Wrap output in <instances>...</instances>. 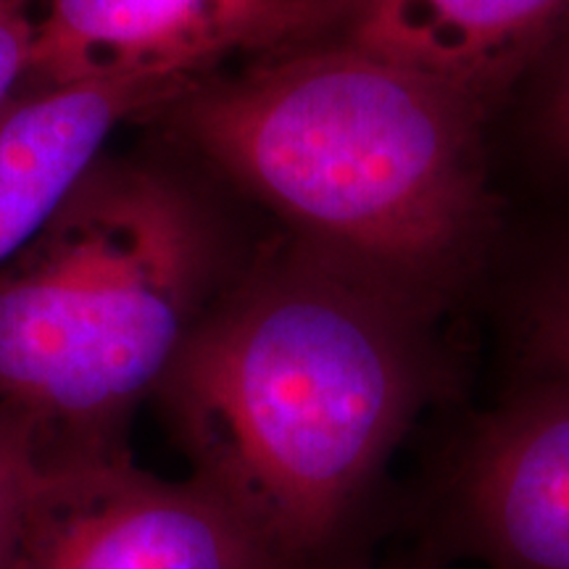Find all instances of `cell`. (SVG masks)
Wrapping results in <instances>:
<instances>
[{
    "mask_svg": "<svg viewBox=\"0 0 569 569\" xmlns=\"http://www.w3.org/2000/svg\"><path fill=\"white\" fill-rule=\"evenodd\" d=\"M177 92L156 84H67L24 90L0 117V269L46 224L127 122Z\"/></svg>",
    "mask_w": 569,
    "mask_h": 569,
    "instance_id": "ba28073f",
    "label": "cell"
},
{
    "mask_svg": "<svg viewBox=\"0 0 569 569\" xmlns=\"http://www.w3.org/2000/svg\"><path fill=\"white\" fill-rule=\"evenodd\" d=\"M551 127L557 140L567 148L569 153V46L565 51V59L559 63L557 84L551 92Z\"/></svg>",
    "mask_w": 569,
    "mask_h": 569,
    "instance_id": "7c38bea8",
    "label": "cell"
},
{
    "mask_svg": "<svg viewBox=\"0 0 569 569\" xmlns=\"http://www.w3.org/2000/svg\"><path fill=\"white\" fill-rule=\"evenodd\" d=\"M42 475L30 448L0 425V569H17Z\"/></svg>",
    "mask_w": 569,
    "mask_h": 569,
    "instance_id": "9c48e42d",
    "label": "cell"
},
{
    "mask_svg": "<svg viewBox=\"0 0 569 569\" xmlns=\"http://www.w3.org/2000/svg\"><path fill=\"white\" fill-rule=\"evenodd\" d=\"M351 0H46L24 90L156 84L180 96L248 61L327 38Z\"/></svg>",
    "mask_w": 569,
    "mask_h": 569,
    "instance_id": "277c9868",
    "label": "cell"
},
{
    "mask_svg": "<svg viewBox=\"0 0 569 569\" xmlns=\"http://www.w3.org/2000/svg\"><path fill=\"white\" fill-rule=\"evenodd\" d=\"M34 19L21 0H0V117L19 101L30 71Z\"/></svg>",
    "mask_w": 569,
    "mask_h": 569,
    "instance_id": "8fae6325",
    "label": "cell"
},
{
    "mask_svg": "<svg viewBox=\"0 0 569 569\" xmlns=\"http://www.w3.org/2000/svg\"><path fill=\"white\" fill-rule=\"evenodd\" d=\"M561 32H569V0H351L332 34L482 111Z\"/></svg>",
    "mask_w": 569,
    "mask_h": 569,
    "instance_id": "52a82bcc",
    "label": "cell"
},
{
    "mask_svg": "<svg viewBox=\"0 0 569 569\" xmlns=\"http://www.w3.org/2000/svg\"><path fill=\"white\" fill-rule=\"evenodd\" d=\"M338 569H369V567H356V565H351V561H348V565H343V567H338Z\"/></svg>",
    "mask_w": 569,
    "mask_h": 569,
    "instance_id": "4fadbf2b",
    "label": "cell"
},
{
    "mask_svg": "<svg viewBox=\"0 0 569 569\" xmlns=\"http://www.w3.org/2000/svg\"><path fill=\"white\" fill-rule=\"evenodd\" d=\"M380 282L296 238L224 284L156 396L272 569L346 565L425 398L422 343Z\"/></svg>",
    "mask_w": 569,
    "mask_h": 569,
    "instance_id": "6da1fadb",
    "label": "cell"
},
{
    "mask_svg": "<svg viewBox=\"0 0 569 569\" xmlns=\"http://www.w3.org/2000/svg\"><path fill=\"white\" fill-rule=\"evenodd\" d=\"M21 3H30V0H21Z\"/></svg>",
    "mask_w": 569,
    "mask_h": 569,
    "instance_id": "5bb4252c",
    "label": "cell"
},
{
    "mask_svg": "<svg viewBox=\"0 0 569 569\" xmlns=\"http://www.w3.org/2000/svg\"><path fill=\"white\" fill-rule=\"evenodd\" d=\"M528 351L546 377L569 380V264L551 277L530 306Z\"/></svg>",
    "mask_w": 569,
    "mask_h": 569,
    "instance_id": "30bf717a",
    "label": "cell"
},
{
    "mask_svg": "<svg viewBox=\"0 0 569 569\" xmlns=\"http://www.w3.org/2000/svg\"><path fill=\"white\" fill-rule=\"evenodd\" d=\"M453 528L493 569H569V380L546 377L480 425Z\"/></svg>",
    "mask_w": 569,
    "mask_h": 569,
    "instance_id": "8992f818",
    "label": "cell"
},
{
    "mask_svg": "<svg viewBox=\"0 0 569 569\" xmlns=\"http://www.w3.org/2000/svg\"><path fill=\"white\" fill-rule=\"evenodd\" d=\"M17 569H272L238 515L188 475L132 459L42 478Z\"/></svg>",
    "mask_w": 569,
    "mask_h": 569,
    "instance_id": "5b68a950",
    "label": "cell"
},
{
    "mask_svg": "<svg viewBox=\"0 0 569 569\" xmlns=\"http://www.w3.org/2000/svg\"><path fill=\"white\" fill-rule=\"evenodd\" d=\"M148 119L296 238L380 280L438 272L486 224L480 109L338 34L206 77Z\"/></svg>",
    "mask_w": 569,
    "mask_h": 569,
    "instance_id": "7a4b0ae2",
    "label": "cell"
},
{
    "mask_svg": "<svg viewBox=\"0 0 569 569\" xmlns=\"http://www.w3.org/2000/svg\"><path fill=\"white\" fill-rule=\"evenodd\" d=\"M232 277L169 156H101L0 269V425L42 478L132 459L130 427Z\"/></svg>",
    "mask_w": 569,
    "mask_h": 569,
    "instance_id": "3957f363",
    "label": "cell"
}]
</instances>
